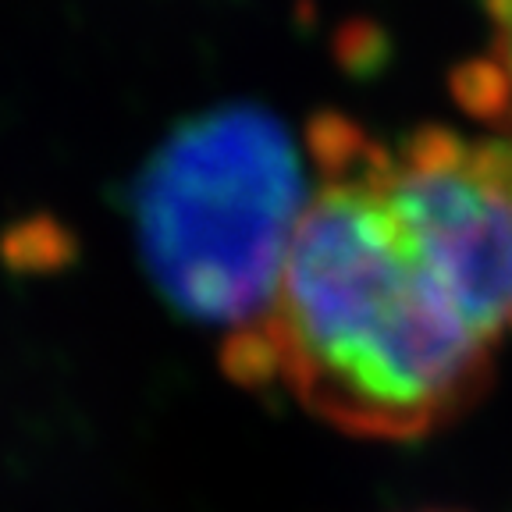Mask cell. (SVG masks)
<instances>
[{
	"label": "cell",
	"mask_w": 512,
	"mask_h": 512,
	"mask_svg": "<svg viewBox=\"0 0 512 512\" xmlns=\"http://www.w3.org/2000/svg\"><path fill=\"white\" fill-rule=\"evenodd\" d=\"M313 192L264 324L228 338L224 370L324 424L424 438L484 399L495 356L441 292L377 175V143L338 114L306 132Z\"/></svg>",
	"instance_id": "1"
},
{
	"label": "cell",
	"mask_w": 512,
	"mask_h": 512,
	"mask_svg": "<svg viewBox=\"0 0 512 512\" xmlns=\"http://www.w3.org/2000/svg\"><path fill=\"white\" fill-rule=\"evenodd\" d=\"M313 164L281 118L253 104L192 114L146 157L132 228L150 285L182 317L228 338L264 324Z\"/></svg>",
	"instance_id": "2"
},
{
	"label": "cell",
	"mask_w": 512,
	"mask_h": 512,
	"mask_svg": "<svg viewBox=\"0 0 512 512\" xmlns=\"http://www.w3.org/2000/svg\"><path fill=\"white\" fill-rule=\"evenodd\" d=\"M377 175L441 292L502 349L512 338V139L431 125L377 143Z\"/></svg>",
	"instance_id": "3"
}]
</instances>
